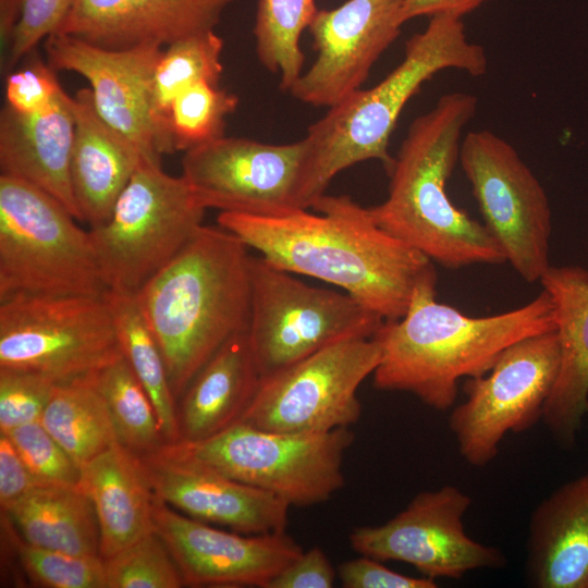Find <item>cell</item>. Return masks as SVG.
Listing matches in <instances>:
<instances>
[{
  "mask_svg": "<svg viewBox=\"0 0 588 588\" xmlns=\"http://www.w3.org/2000/svg\"><path fill=\"white\" fill-rule=\"evenodd\" d=\"M222 50L223 39L215 30L181 39L162 50L154 74L152 101L166 154H173L169 134L173 100L198 82L218 85L223 72Z\"/></svg>",
  "mask_w": 588,
  "mask_h": 588,
  "instance_id": "cell-31",
  "label": "cell"
},
{
  "mask_svg": "<svg viewBox=\"0 0 588 588\" xmlns=\"http://www.w3.org/2000/svg\"><path fill=\"white\" fill-rule=\"evenodd\" d=\"M206 210L182 175L142 160L108 220L89 230L107 290L137 293L193 237Z\"/></svg>",
  "mask_w": 588,
  "mask_h": 588,
  "instance_id": "cell-7",
  "label": "cell"
},
{
  "mask_svg": "<svg viewBox=\"0 0 588 588\" xmlns=\"http://www.w3.org/2000/svg\"><path fill=\"white\" fill-rule=\"evenodd\" d=\"M354 439L346 427L323 433H281L237 421L208 439L163 446L302 507L326 502L343 488L344 455Z\"/></svg>",
  "mask_w": 588,
  "mask_h": 588,
  "instance_id": "cell-8",
  "label": "cell"
},
{
  "mask_svg": "<svg viewBox=\"0 0 588 588\" xmlns=\"http://www.w3.org/2000/svg\"><path fill=\"white\" fill-rule=\"evenodd\" d=\"M560 355L558 333L549 331L511 345L487 373L466 379V399L450 414L449 428L467 464H490L506 433L524 432L542 419Z\"/></svg>",
  "mask_w": 588,
  "mask_h": 588,
  "instance_id": "cell-13",
  "label": "cell"
},
{
  "mask_svg": "<svg viewBox=\"0 0 588 588\" xmlns=\"http://www.w3.org/2000/svg\"><path fill=\"white\" fill-rule=\"evenodd\" d=\"M39 421L81 467L118 443L107 405L91 382L58 385Z\"/></svg>",
  "mask_w": 588,
  "mask_h": 588,
  "instance_id": "cell-29",
  "label": "cell"
},
{
  "mask_svg": "<svg viewBox=\"0 0 588 588\" xmlns=\"http://www.w3.org/2000/svg\"><path fill=\"white\" fill-rule=\"evenodd\" d=\"M382 358L375 336L352 338L260 379L240 421L281 433L350 428L362 415L359 385Z\"/></svg>",
  "mask_w": 588,
  "mask_h": 588,
  "instance_id": "cell-11",
  "label": "cell"
},
{
  "mask_svg": "<svg viewBox=\"0 0 588 588\" xmlns=\"http://www.w3.org/2000/svg\"><path fill=\"white\" fill-rule=\"evenodd\" d=\"M123 356L147 392L166 443L180 441L177 403L171 391L160 346L138 304L136 293L107 291Z\"/></svg>",
  "mask_w": 588,
  "mask_h": 588,
  "instance_id": "cell-28",
  "label": "cell"
},
{
  "mask_svg": "<svg viewBox=\"0 0 588 588\" xmlns=\"http://www.w3.org/2000/svg\"><path fill=\"white\" fill-rule=\"evenodd\" d=\"M139 460L155 498L188 517L244 535L286 529L291 506L271 492L177 456L163 445Z\"/></svg>",
  "mask_w": 588,
  "mask_h": 588,
  "instance_id": "cell-19",
  "label": "cell"
},
{
  "mask_svg": "<svg viewBox=\"0 0 588 588\" xmlns=\"http://www.w3.org/2000/svg\"><path fill=\"white\" fill-rule=\"evenodd\" d=\"M45 49L54 70L86 78L95 109L107 124L127 137L145 160L161 164L166 148L155 118L152 88L162 46L107 49L54 33L46 38Z\"/></svg>",
  "mask_w": 588,
  "mask_h": 588,
  "instance_id": "cell-16",
  "label": "cell"
},
{
  "mask_svg": "<svg viewBox=\"0 0 588 588\" xmlns=\"http://www.w3.org/2000/svg\"><path fill=\"white\" fill-rule=\"evenodd\" d=\"M107 588L185 586L167 544L154 529L105 560Z\"/></svg>",
  "mask_w": 588,
  "mask_h": 588,
  "instance_id": "cell-34",
  "label": "cell"
},
{
  "mask_svg": "<svg viewBox=\"0 0 588 588\" xmlns=\"http://www.w3.org/2000/svg\"><path fill=\"white\" fill-rule=\"evenodd\" d=\"M403 0H347L318 10L308 27L317 52L290 88L298 101L331 108L360 89L381 54L401 34Z\"/></svg>",
  "mask_w": 588,
  "mask_h": 588,
  "instance_id": "cell-17",
  "label": "cell"
},
{
  "mask_svg": "<svg viewBox=\"0 0 588 588\" xmlns=\"http://www.w3.org/2000/svg\"><path fill=\"white\" fill-rule=\"evenodd\" d=\"M20 565L32 583L46 588H107L105 560L45 549L20 540Z\"/></svg>",
  "mask_w": 588,
  "mask_h": 588,
  "instance_id": "cell-35",
  "label": "cell"
},
{
  "mask_svg": "<svg viewBox=\"0 0 588 588\" xmlns=\"http://www.w3.org/2000/svg\"><path fill=\"white\" fill-rule=\"evenodd\" d=\"M311 208L318 213L221 211L217 221L272 266L341 287L384 320L403 317L416 287L437 278L434 264L381 229L369 207L323 194Z\"/></svg>",
  "mask_w": 588,
  "mask_h": 588,
  "instance_id": "cell-1",
  "label": "cell"
},
{
  "mask_svg": "<svg viewBox=\"0 0 588 588\" xmlns=\"http://www.w3.org/2000/svg\"><path fill=\"white\" fill-rule=\"evenodd\" d=\"M235 0H69L56 33L107 49L169 46L215 30Z\"/></svg>",
  "mask_w": 588,
  "mask_h": 588,
  "instance_id": "cell-20",
  "label": "cell"
},
{
  "mask_svg": "<svg viewBox=\"0 0 588 588\" xmlns=\"http://www.w3.org/2000/svg\"><path fill=\"white\" fill-rule=\"evenodd\" d=\"M28 469L7 433L0 432V504L7 511L17 500L41 486Z\"/></svg>",
  "mask_w": 588,
  "mask_h": 588,
  "instance_id": "cell-42",
  "label": "cell"
},
{
  "mask_svg": "<svg viewBox=\"0 0 588 588\" xmlns=\"http://www.w3.org/2000/svg\"><path fill=\"white\" fill-rule=\"evenodd\" d=\"M4 513L29 544L76 555H100L95 507L79 487L38 486Z\"/></svg>",
  "mask_w": 588,
  "mask_h": 588,
  "instance_id": "cell-27",
  "label": "cell"
},
{
  "mask_svg": "<svg viewBox=\"0 0 588 588\" xmlns=\"http://www.w3.org/2000/svg\"><path fill=\"white\" fill-rule=\"evenodd\" d=\"M248 248L220 225L203 224L136 293L176 402L210 357L248 329Z\"/></svg>",
  "mask_w": 588,
  "mask_h": 588,
  "instance_id": "cell-4",
  "label": "cell"
},
{
  "mask_svg": "<svg viewBox=\"0 0 588 588\" xmlns=\"http://www.w3.org/2000/svg\"><path fill=\"white\" fill-rule=\"evenodd\" d=\"M318 9L315 0H259L254 36L260 63L279 74L280 87L289 91L302 75L305 56L299 39Z\"/></svg>",
  "mask_w": 588,
  "mask_h": 588,
  "instance_id": "cell-32",
  "label": "cell"
},
{
  "mask_svg": "<svg viewBox=\"0 0 588 588\" xmlns=\"http://www.w3.org/2000/svg\"><path fill=\"white\" fill-rule=\"evenodd\" d=\"M260 379L247 331L230 338L181 395L180 441L208 439L240 421Z\"/></svg>",
  "mask_w": 588,
  "mask_h": 588,
  "instance_id": "cell-26",
  "label": "cell"
},
{
  "mask_svg": "<svg viewBox=\"0 0 588 588\" xmlns=\"http://www.w3.org/2000/svg\"><path fill=\"white\" fill-rule=\"evenodd\" d=\"M154 524L191 587L267 588L304 551L285 531H225L179 514L156 498Z\"/></svg>",
  "mask_w": 588,
  "mask_h": 588,
  "instance_id": "cell-18",
  "label": "cell"
},
{
  "mask_svg": "<svg viewBox=\"0 0 588 588\" xmlns=\"http://www.w3.org/2000/svg\"><path fill=\"white\" fill-rule=\"evenodd\" d=\"M73 98L75 134L70 180L79 220L96 228L105 223L144 157L95 109L90 88Z\"/></svg>",
  "mask_w": 588,
  "mask_h": 588,
  "instance_id": "cell-24",
  "label": "cell"
},
{
  "mask_svg": "<svg viewBox=\"0 0 588 588\" xmlns=\"http://www.w3.org/2000/svg\"><path fill=\"white\" fill-rule=\"evenodd\" d=\"M238 105L233 93L207 81L182 91L169 111V134L173 152L187 151L225 135L226 117Z\"/></svg>",
  "mask_w": 588,
  "mask_h": 588,
  "instance_id": "cell-33",
  "label": "cell"
},
{
  "mask_svg": "<svg viewBox=\"0 0 588 588\" xmlns=\"http://www.w3.org/2000/svg\"><path fill=\"white\" fill-rule=\"evenodd\" d=\"M90 382L107 405L118 444L140 457L166 443L156 409L123 355Z\"/></svg>",
  "mask_w": 588,
  "mask_h": 588,
  "instance_id": "cell-30",
  "label": "cell"
},
{
  "mask_svg": "<svg viewBox=\"0 0 588 588\" xmlns=\"http://www.w3.org/2000/svg\"><path fill=\"white\" fill-rule=\"evenodd\" d=\"M539 282L553 303L561 353L541 420L559 445L571 449L588 414V270L551 265Z\"/></svg>",
  "mask_w": 588,
  "mask_h": 588,
  "instance_id": "cell-21",
  "label": "cell"
},
{
  "mask_svg": "<svg viewBox=\"0 0 588 588\" xmlns=\"http://www.w3.org/2000/svg\"><path fill=\"white\" fill-rule=\"evenodd\" d=\"M56 198L0 175V299L16 295L102 296L89 231Z\"/></svg>",
  "mask_w": 588,
  "mask_h": 588,
  "instance_id": "cell-6",
  "label": "cell"
},
{
  "mask_svg": "<svg viewBox=\"0 0 588 588\" xmlns=\"http://www.w3.org/2000/svg\"><path fill=\"white\" fill-rule=\"evenodd\" d=\"M103 295L0 299V368L30 371L57 385L90 382L123 355Z\"/></svg>",
  "mask_w": 588,
  "mask_h": 588,
  "instance_id": "cell-10",
  "label": "cell"
},
{
  "mask_svg": "<svg viewBox=\"0 0 588 588\" xmlns=\"http://www.w3.org/2000/svg\"><path fill=\"white\" fill-rule=\"evenodd\" d=\"M69 0H21L17 21L5 51L8 71L26 57L40 40L59 28Z\"/></svg>",
  "mask_w": 588,
  "mask_h": 588,
  "instance_id": "cell-38",
  "label": "cell"
},
{
  "mask_svg": "<svg viewBox=\"0 0 588 588\" xmlns=\"http://www.w3.org/2000/svg\"><path fill=\"white\" fill-rule=\"evenodd\" d=\"M553 330L554 307L544 290L517 308L471 317L437 301V278H431L416 287L405 315L385 320L376 333L382 358L373 385L448 411L461 379L487 373L511 345Z\"/></svg>",
  "mask_w": 588,
  "mask_h": 588,
  "instance_id": "cell-2",
  "label": "cell"
},
{
  "mask_svg": "<svg viewBox=\"0 0 588 588\" xmlns=\"http://www.w3.org/2000/svg\"><path fill=\"white\" fill-rule=\"evenodd\" d=\"M477 105L476 96L453 91L417 117L387 170V198L369 207L381 229L452 270L505 262L483 223L457 208L446 192Z\"/></svg>",
  "mask_w": 588,
  "mask_h": 588,
  "instance_id": "cell-3",
  "label": "cell"
},
{
  "mask_svg": "<svg viewBox=\"0 0 588 588\" xmlns=\"http://www.w3.org/2000/svg\"><path fill=\"white\" fill-rule=\"evenodd\" d=\"M5 433L28 469L41 483L79 487L81 466L39 420Z\"/></svg>",
  "mask_w": 588,
  "mask_h": 588,
  "instance_id": "cell-36",
  "label": "cell"
},
{
  "mask_svg": "<svg viewBox=\"0 0 588 588\" xmlns=\"http://www.w3.org/2000/svg\"><path fill=\"white\" fill-rule=\"evenodd\" d=\"M492 0H403L402 19L449 15L463 19Z\"/></svg>",
  "mask_w": 588,
  "mask_h": 588,
  "instance_id": "cell-43",
  "label": "cell"
},
{
  "mask_svg": "<svg viewBox=\"0 0 588 588\" xmlns=\"http://www.w3.org/2000/svg\"><path fill=\"white\" fill-rule=\"evenodd\" d=\"M525 575L535 588H588V474L561 485L534 509Z\"/></svg>",
  "mask_w": 588,
  "mask_h": 588,
  "instance_id": "cell-23",
  "label": "cell"
},
{
  "mask_svg": "<svg viewBox=\"0 0 588 588\" xmlns=\"http://www.w3.org/2000/svg\"><path fill=\"white\" fill-rule=\"evenodd\" d=\"M74 134L73 98L63 89L35 113H20L7 105L1 109V174L40 188L79 220L70 180Z\"/></svg>",
  "mask_w": 588,
  "mask_h": 588,
  "instance_id": "cell-22",
  "label": "cell"
},
{
  "mask_svg": "<svg viewBox=\"0 0 588 588\" xmlns=\"http://www.w3.org/2000/svg\"><path fill=\"white\" fill-rule=\"evenodd\" d=\"M54 69L35 58L27 66L5 77V105L20 113L46 109L63 89Z\"/></svg>",
  "mask_w": 588,
  "mask_h": 588,
  "instance_id": "cell-39",
  "label": "cell"
},
{
  "mask_svg": "<svg viewBox=\"0 0 588 588\" xmlns=\"http://www.w3.org/2000/svg\"><path fill=\"white\" fill-rule=\"evenodd\" d=\"M462 169L505 261L526 282H539L551 266L552 213L547 193L507 140L488 130L464 135Z\"/></svg>",
  "mask_w": 588,
  "mask_h": 588,
  "instance_id": "cell-12",
  "label": "cell"
},
{
  "mask_svg": "<svg viewBox=\"0 0 588 588\" xmlns=\"http://www.w3.org/2000/svg\"><path fill=\"white\" fill-rule=\"evenodd\" d=\"M336 572L329 558L319 547L303 551L283 568L267 588H331Z\"/></svg>",
  "mask_w": 588,
  "mask_h": 588,
  "instance_id": "cell-41",
  "label": "cell"
},
{
  "mask_svg": "<svg viewBox=\"0 0 588 588\" xmlns=\"http://www.w3.org/2000/svg\"><path fill=\"white\" fill-rule=\"evenodd\" d=\"M247 329L257 369L268 377L343 340L371 338L385 321L345 292L311 286L250 256Z\"/></svg>",
  "mask_w": 588,
  "mask_h": 588,
  "instance_id": "cell-9",
  "label": "cell"
},
{
  "mask_svg": "<svg viewBox=\"0 0 588 588\" xmlns=\"http://www.w3.org/2000/svg\"><path fill=\"white\" fill-rule=\"evenodd\" d=\"M81 471L79 488L95 507L103 560L155 529V495L137 455L117 443Z\"/></svg>",
  "mask_w": 588,
  "mask_h": 588,
  "instance_id": "cell-25",
  "label": "cell"
},
{
  "mask_svg": "<svg viewBox=\"0 0 588 588\" xmlns=\"http://www.w3.org/2000/svg\"><path fill=\"white\" fill-rule=\"evenodd\" d=\"M305 139L268 144L222 136L184 152L182 176L206 209L277 216L302 206Z\"/></svg>",
  "mask_w": 588,
  "mask_h": 588,
  "instance_id": "cell-14",
  "label": "cell"
},
{
  "mask_svg": "<svg viewBox=\"0 0 588 588\" xmlns=\"http://www.w3.org/2000/svg\"><path fill=\"white\" fill-rule=\"evenodd\" d=\"M57 387L30 371L0 368V432L38 421Z\"/></svg>",
  "mask_w": 588,
  "mask_h": 588,
  "instance_id": "cell-37",
  "label": "cell"
},
{
  "mask_svg": "<svg viewBox=\"0 0 588 588\" xmlns=\"http://www.w3.org/2000/svg\"><path fill=\"white\" fill-rule=\"evenodd\" d=\"M21 0H0L1 47L7 51L14 25L17 21Z\"/></svg>",
  "mask_w": 588,
  "mask_h": 588,
  "instance_id": "cell-44",
  "label": "cell"
},
{
  "mask_svg": "<svg viewBox=\"0 0 588 588\" xmlns=\"http://www.w3.org/2000/svg\"><path fill=\"white\" fill-rule=\"evenodd\" d=\"M448 69L478 77L487 72L488 57L482 46L468 40L463 19L437 15L405 42L403 60L383 79L328 108L304 137L303 208H310L336 174L356 163L379 160L388 170L393 161L390 137L405 105Z\"/></svg>",
  "mask_w": 588,
  "mask_h": 588,
  "instance_id": "cell-5",
  "label": "cell"
},
{
  "mask_svg": "<svg viewBox=\"0 0 588 588\" xmlns=\"http://www.w3.org/2000/svg\"><path fill=\"white\" fill-rule=\"evenodd\" d=\"M370 556L346 561L339 566L338 576L345 588H436V579L413 577L392 571Z\"/></svg>",
  "mask_w": 588,
  "mask_h": 588,
  "instance_id": "cell-40",
  "label": "cell"
},
{
  "mask_svg": "<svg viewBox=\"0 0 588 588\" xmlns=\"http://www.w3.org/2000/svg\"><path fill=\"white\" fill-rule=\"evenodd\" d=\"M470 505V495L452 485L422 491L388 522L355 528L350 543L362 555L405 562L433 579L505 567L507 559L499 548L467 535L464 517Z\"/></svg>",
  "mask_w": 588,
  "mask_h": 588,
  "instance_id": "cell-15",
  "label": "cell"
}]
</instances>
